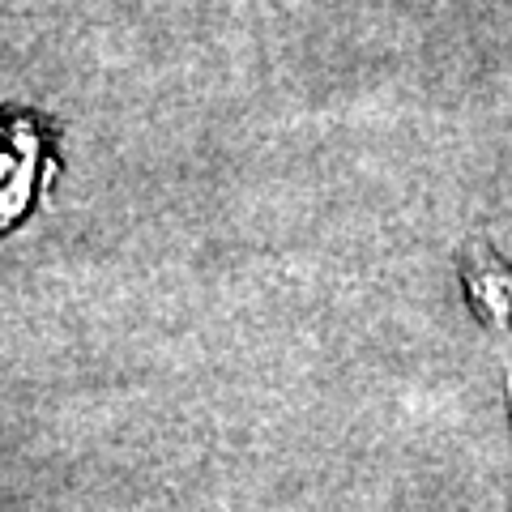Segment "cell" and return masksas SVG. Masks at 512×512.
Masks as SVG:
<instances>
[{"label": "cell", "instance_id": "3", "mask_svg": "<svg viewBox=\"0 0 512 512\" xmlns=\"http://www.w3.org/2000/svg\"><path fill=\"white\" fill-rule=\"evenodd\" d=\"M508 406H512V367H508Z\"/></svg>", "mask_w": 512, "mask_h": 512}, {"label": "cell", "instance_id": "1", "mask_svg": "<svg viewBox=\"0 0 512 512\" xmlns=\"http://www.w3.org/2000/svg\"><path fill=\"white\" fill-rule=\"evenodd\" d=\"M56 158L39 116L0 111V235L35 210L52 184Z\"/></svg>", "mask_w": 512, "mask_h": 512}, {"label": "cell", "instance_id": "2", "mask_svg": "<svg viewBox=\"0 0 512 512\" xmlns=\"http://www.w3.org/2000/svg\"><path fill=\"white\" fill-rule=\"evenodd\" d=\"M461 282H466V299L474 303V312L491 329L508 333L512 329V269L504 261H495V252L470 248V256L461 261Z\"/></svg>", "mask_w": 512, "mask_h": 512}]
</instances>
